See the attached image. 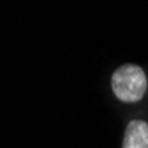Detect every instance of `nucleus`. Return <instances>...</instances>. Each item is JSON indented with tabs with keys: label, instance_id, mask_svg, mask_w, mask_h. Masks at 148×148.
I'll return each mask as SVG.
<instances>
[{
	"label": "nucleus",
	"instance_id": "obj_1",
	"mask_svg": "<svg viewBox=\"0 0 148 148\" xmlns=\"http://www.w3.org/2000/svg\"><path fill=\"white\" fill-rule=\"evenodd\" d=\"M111 86L121 102H137L146 93V75L136 64H123L112 73Z\"/></svg>",
	"mask_w": 148,
	"mask_h": 148
},
{
	"label": "nucleus",
	"instance_id": "obj_2",
	"mask_svg": "<svg viewBox=\"0 0 148 148\" xmlns=\"http://www.w3.org/2000/svg\"><path fill=\"white\" fill-rule=\"evenodd\" d=\"M123 148H148V123L134 120L127 125Z\"/></svg>",
	"mask_w": 148,
	"mask_h": 148
}]
</instances>
